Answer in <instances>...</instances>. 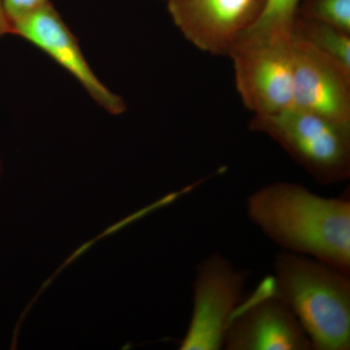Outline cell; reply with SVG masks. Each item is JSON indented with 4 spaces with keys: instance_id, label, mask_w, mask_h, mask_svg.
Returning a JSON list of instances; mask_svg holds the SVG:
<instances>
[{
    "instance_id": "3",
    "label": "cell",
    "mask_w": 350,
    "mask_h": 350,
    "mask_svg": "<svg viewBox=\"0 0 350 350\" xmlns=\"http://www.w3.org/2000/svg\"><path fill=\"white\" fill-rule=\"evenodd\" d=\"M250 129L275 140L319 184L349 179L350 126L291 107L275 114L253 115Z\"/></svg>"
},
{
    "instance_id": "1",
    "label": "cell",
    "mask_w": 350,
    "mask_h": 350,
    "mask_svg": "<svg viewBox=\"0 0 350 350\" xmlns=\"http://www.w3.org/2000/svg\"><path fill=\"white\" fill-rule=\"evenodd\" d=\"M246 213L283 251L350 273L349 197H322L301 184L275 182L247 198Z\"/></svg>"
},
{
    "instance_id": "7",
    "label": "cell",
    "mask_w": 350,
    "mask_h": 350,
    "mask_svg": "<svg viewBox=\"0 0 350 350\" xmlns=\"http://www.w3.org/2000/svg\"><path fill=\"white\" fill-rule=\"evenodd\" d=\"M175 27L197 49L229 56L264 10L267 0H165Z\"/></svg>"
},
{
    "instance_id": "9",
    "label": "cell",
    "mask_w": 350,
    "mask_h": 350,
    "mask_svg": "<svg viewBox=\"0 0 350 350\" xmlns=\"http://www.w3.org/2000/svg\"><path fill=\"white\" fill-rule=\"evenodd\" d=\"M292 107L350 126V71L292 36Z\"/></svg>"
},
{
    "instance_id": "11",
    "label": "cell",
    "mask_w": 350,
    "mask_h": 350,
    "mask_svg": "<svg viewBox=\"0 0 350 350\" xmlns=\"http://www.w3.org/2000/svg\"><path fill=\"white\" fill-rule=\"evenodd\" d=\"M300 2L301 0H267L259 19L239 40L291 39Z\"/></svg>"
},
{
    "instance_id": "8",
    "label": "cell",
    "mask_w": 350,
    "mask_h": 350,
    "mask_svg": "<svg viewBox=\"0 0 350 350\" xmlns=\"http://www.w3.org/2000/svg\"><path fill=\"white\" fill-rule=\"evenodd\" d=\"M12 34L39 48L66 69L105 111L112 115L126 112L125 100L96 75L85 59L75 34L51 2L14 23Z\"/></svg>"
},
{
    "instance_id": "13",
    "label": "cell",
    "mask_w": 350,
    "mask_h": 350,
    "mask_svg": "<svg viewBox=\"0 0 350 350\" xmlns=\"http://www.w3.org/2000/svg\"><path fill=\"white\" fill-rule=\"evenodd\" d=\"M49 3L50 0H3L4 8L7 17L10 21L11 27L14 23Z\"/></svg>"
},
{
    "instance_id": "2",
    "label": "cell",
    "mask_w": 350,
    "mask_h": 350,
    "mask_svg": "<svg viewBox=\"0 0 350 350\" xmlns=\"http://www.w3.org/2000/svg\"><path fill=\"white\" fill-rule=\"evenodd\" d=\"M273 276L312 349H350V273L282 250L276 254Z\"/></svg>"
},
{
    "instance_id": "12",
    "label": "cell",
    "mask_w": 350,
    "mask_h": 350,
    "mask_svg": "<svg viewBox=\"0 0 350 350\" xmlns=\"http://www.w3.org/2000/svg\"><path fill=\"white\" fill-rule=\"evenodd\" d=\"M297 16L350 32V0H301Z\"/></svg>"
},
{
    "instance_id": "10",
    "label": "cell",
    "mask_w": 350,
    "mask_h": 350,
    "mask_svg": "<svg viewBox=\"0 0 350 350\" xmlns=\"http://www.w3.org/2000/svg\"><path fill=\"white\" fill-rule=\"evenodd\" d=\"M292 36L350 71V32L334 25L296 16Z\"/></svg>"
},
{
    "instance_id": "4",
    "label": "cell",
    "mask_w": 350,
    "mask_h": 350,
    "mask_svg": "<svg viewBox=\"0 0 350 350\" xmlns=\"http://www.w3.org/2000/svg\"><path fill=\"white\" fill-rule=\"evenodd\" d=\"M292 41L241 40L230 52L237 91L254 115L275 114L292 107Z\"/></svg>"
},
{
    "instance_id": "5",
    "label": "cell",
    "mask_w": 350,
    "mask_h": 350,
    "mask_svg": "<svg viewBox=\"0 0 350 350\" xmlns=\"http://www.w3.org/2000/svg\"><path fill=\"white\" fill-rule=\"evenodd\" d=\"M227 350H310L312 342L273 275L243 299L226 331Z\"/></svg>"
},
{
    "instance_id": "14",
    "label": "cell",
    "mask_w": 350,
    "mask_h": 350,
    "mask_svg": "<svg viewBox=\"0 0 350 350\" xmlns=\"http://www.w3.org/2000/svg\"><path fill=\"white\" fill-rule=\"evenodd\" d=\"M7 34H12V27L7 17L3 0H0V38H4Z\"/></svg>"
},
{
    "instance_id": "6",
    "label": "cell",
    "mask_w": 350,
    "mask_h": 350,
    "mask_svg": "<svg viewBox=\"0 0 350 350\" xmlns=\"http://www.w3.org/2000/svg\"><path fill=\"white\" fill-rule=\"evenodd\" d=\"M247 273L220 253L200 262L194 282V308L181 350H219L232 313L243 300Z\"/></svg>"
},
{
    "instance_id": "15",
    "label": "cell",
    "mask_w": 350,
    "mask_h": 350,
    "mask_svg": "<svg viewBox=\"0 0 350 350\" xmlns=\"http://www.w3.org/2000/svg\"><path fill=\"white\" fill-rule=\"evenodd\" d=\"M0 174H1V162H0Z\"/></svg>"
}]
</instances>
